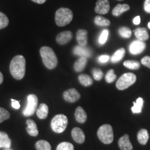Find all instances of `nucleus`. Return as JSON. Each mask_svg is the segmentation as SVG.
<instances>
[{
	"label": "nucleus",
	"instance_id": "obj_25",
	"mask_svg": "<svg viewBox=\"0 0 150 150\" xmlns=\"http://www.w3.org/2000/svg\"><path fill=\"white\" fill-rule=\"evenodd\" d=\"M125 53H126V52H125V50L124 48H120L118 50H117V51L114 53L113 55L112 56L111 59H110L112 63H115L120 61L124 58V56H125Z\"/></svg>",
	"mask_w": 150,
	"mask_h": 150
},
{
	"label": "nucleus",
	"instance_id": "obj_37",
	"mask_svg": "<svg viewBox=\"0 0 150 150\" xmlns=\"http://www.w3.org/2000/svg\"><path fill=\"white\" fill-rule=\"evenodd\" d=\"M141 63L144 66L150 68V56H145L141 59Z\"/></svg>",
	"mask_w": 150,
	"mask_h": 150
},
{
	"label": "nucleus",
	"instance_id": "obj_46",
	"mask_svg": "<svg viewBox=\"0 0 150 150\" xmlns=\"http://www.w3.org/2000/svg\"><path fill=\"white\" fill-rule=\"evenodd\" d=\"M117 1H123V0H117Z\"/></svg>",
	"mask_w": 150,
	"mask_h": 150
},
{
	"label": "nucleus",
	"instance_id": "obj_27",
	"mask_svg": "<svg viewBox=\"0 0 150 150\" xmlns=\"http://www.w3.org/2000/svg\"><path fill=\"white\" fill-rule=\"evenodd\" d=\"M142 106H143V99L142 97H138L136 102L134 103V106L131 108V110L134 113H140L142 112Z\"/></svg>",
	"mask_w": 150,
	"mask_h": 150
},
{
	"label": "nucleus",
	"instance_id": "obj_18",
	"mask_svg": "<svg viewBox=\"0 0 150 150\" xmlns=\"http://www.w3.org/2000/svg\"><path fill=\"white\" fill-rule=\"evenodd\" d=\"M134 33L136 38H138V40L145 42V41L147 40L149 38V33H148L147 29H145V28L144 27L137 28V29L135 30Z\"/></svg>",
	"mask_w": 150,
	"mask_h": 150
},
{
	"label": "nucleus",
	"instance_id": "obj_32",
	"mask_svg": "<svg viewBox=\"0 0 150 150\" xmlns=\"http://www.w3.org/2000/svg\"><path fill=\"white\" fill-rule=\"evenodd\" d=\"M9 20L4 13L0 12V29H4L8 25Z\"/></svg>",
	"mask_w": 150,
	"mask_h": 150
},
{
	"label": "nucleus",
	"instance_id": "obj_45",
	"mask_svg": "<svg viewBox=\"0 0 150 150\" xmlns=\"http://www.w3.org/2000/svg\"><path fill=\"white\" fill-rule=\"evenodd\" d=\"M4 150H12V149H5Z\"/></svg>",
	"mask_w": 150,
	"mask_h": 150
},
{
	"label": "nucleus",
	"instance_id": "obj_16",
	"mask_svg": "<svg viewBox=\"0 0 150 150\" xmlns=\"http://www.w3.org/2000/svg\"><path fill=\"white\" fill-rule=\"evenodd\" d=\"M26 123L27 125L26 130H27L28 134L31 136H37L38 135V129L37 125L35 122L31 119H28Z\"/></svg>",
	"mask_w": 150,
	"mask_h": 150
},
{
	"label": "nucleus",
	"instance_id": "obj_43",
	"mask_svg": "<svg viewBox=\"0 0 150 150\" xmlns=\"http://www.w3.org/2000/svg\"><path fill=\"white\" fill-rule=\"evenodd\" d=\"M3 81H4L3 74L1 72H0V85H1V84L3 83Z\"/></svg>",
	"mask_w": 150,
	"mask_h": 150
},
{
	"label": "nucleus",
	"instance_id": "obj_12",
	"mask_svg": "<svg viewBox=\"0 0 150 150\" xmlns=\"http://www.w3.org/2000/svg\"><path fill=\"white\" fill-rule=\"evenodd\" d=\"M73 53L75 55L80 56V57H86L90 58L91 57L92 52L91 49L87 47L86 46H81L77 45L76 46L73 50Z\"/></svg>",
	"mask_w": 150,
	"mask_h": 150
},
{
	"label": "nucleus",
	"instance_id": "obj_6",
	"mask_svg": "<svg viewBox=\"0 0 150 150\" xmlns=\"http://www.w3.org/2000/svg\"><path fill=\"white\" fill-rule=\"evenodd\" d=\"M136 81V76L134 73H125L122 75L116 83V88L120 91L128 88Z\"/></svg>",
	"mask_w": 150,
	"mask_h": 150
},
{
	"label": "nucleus",
	"instance_id": "obj_7",
	"mask_svg": "<svg viewBox=\"0 0 150 150\" xmlns=\"http://www.w3.org/2000/svg\"><path fill=\"white\" fill-rule=\"evenodd\" d=\"M38 99L36 95L34 94H30L27 96V104L26 108L22 112L23 115L26 117L33 115L34 112L36 111Z\"/></svg>",
	"mask_w": 150,
	"mask_h": 150
},
{
	"label": "nucleus",
	"instance_id": "obj_39",
	"mask_svg": "<svg viewBox=\"0 0 150 150\" xmlns=\"http://www.w3.org/2000/svg\"><path fill=\"white\" fill-rule=\"evenodd\" d=\"M11 105H12V107L15 109H19L20 108V102L18 100H15L13 99H11Z\"/></svg>",
	"mask_w": 150,
	"mask_h": 150
},
{
	"label": "nucleus",
	"instance_id": "obj_5",
	"mask_svg": "<svg viewBox=\"0 0 150 150\" xmlns=\"http://www.w3.org/2000/svg\"><path fill=\"white\" fill-rule=\"evenodd\" d=\"M67 117L63 114H59L53 117L51 121V128L55 133L61 134L67 128Z\"/></svg>",
	"mask_w": 150,
	"mask_h": 150
},
{
	"label": "nucleus",
	"instance_id": "obj_23",
	"mask_svg": "<svg viewBox=\"0 0 150 150\" xmlns=\"http://www.w3.org/2000/svg\"><path fill=\"white\" fill-rule=\"evenodd\" d=\"M35 112L38 118L41 120L46 119L49 113L48 106L46 104H40Z\"/></svg>",
	"mask_w": 150,
	"mask_h": 150
},
{
	"label": "nucleus",
	"instance_id": "obj_4",
	"mask_svg": "<svg viewBox=\"0 0 150 150\" xmlns=\"http://www.w3.org/2000/svg\"><path fill=\"white\" fill-rule=\"evenodd\" d=\"M97 136L104 144L108 145L113 141L114 135L112 127L110 125H104L99 127L97 131Z\"/></svg>",
	"mask_w": 150,
	"mask_h": 150
},
{
	"label": "nucleus",
	"instance_id": "obj_38",
	"mask_svg": "<svg viewBox=\"0 0 150 150\" xmlns=\"http://www.w3.org/2000/svg\"><path fill=\"white\" fill-rule=\"evenodd\" d=\"M110 57L108 55H102L101 56H99L98 58V61L99 63H107L109 60Z\"/></svg>",
	"mask_w": 150,
	"mask_h": 150
},
{
	"label": "nucleus",
	"instance_id": "obj_34",
	"mask_svg": "<svg viewBox=\"0 0 150 150\" xmlns=\"http://www.w3.org/2000/svg\"><path fill=\"white\" fill-rule=\"evenodd\" d=\"M116 78H117V76L114 73L113 70H110L107 72V74H106V76H105V79H106V81L108 83H111L113 81H115Z\"/></svg>",
	"mask_w": 150,
	"mask_h": 150
},
{
	"label": "nucleus",
	"instance_id": "obj_8",
	"mask_svg": "<svg viewBox=\"0 0 150 150\" xmlns=\"http://www.w3.org/2000/svg\"><path fill=\"white\" fill-rule=\"evenodd\" d=\"M65 101L70 103L77 102L81 98V95L75 88H70L65 91L63 95Z\"/></svg>",
	"mask_w": 150,
	"mask_h": 150
},
{
	"label": "nucleus",
	"instance_id": "obj_10",
	"mask_svg": "<svg viewBox=\"0 0 150 150\" xmlns=\"http://www.w3.org/2000/svg\"><path fill=\"white\" fill-rule=\"evenodd\" d=\"M95 12L99 15H105L110 11V4L108 0H97Z\"/></svg>",
	"mask_w": 150,
	"mask_h": 150
},
{
	"label": "nucleus",
	"instance_id": "obj_15",
	"mask_svg": "<svg viewBox=\"0 0 150 150\" xmlns=\"http://www.w3.org/2000/svg\"><path fill=\"white\" fill-rule=\"evenodd\" d=\"M76 41L79 45L86 46L88 44V31L85 29H79L76 32Z\"/></svg>",
	"mask_w": 150,
	"mask_h": 150
},
{
	"label": "nucleus",
	"instance_id": "obj_26",
	"mask_svg": "<svg viewBox=\"0 0 150 150\" xmlns=\"http://www.w3.org/2000/svg\"><path fill=\"white\" fill-rule=\"evenodd\" d=\"M35 149L37 150H52L50 142L44 140H40L35 144Z\"/></svg>",
	"mask_w": 150,
	"mask_h": 150
},
{
	"label": "nucleus",
	"instance_id": "obj_40",
	"mask_svg": "<svg viewBox=\"0 0 150 150\" xmlns=\"http://www.w3.org/2000/svg\"><path fill=\"white\" fill-rule=\"evenodd\" d=\"M144 10L148 13H150V0H145L144 3Z\"/></svg>",
	"mask_w": 150,
	"mask_h": 150
},
{
	"label": "nucleus",
	"instance_id": "obj_19",
	"mask_svg": "<svg viewBox=\"0 0 150 150\" xmlns=\"http://www.w3.org/2000/svg\"><path fill=\"white\" fill-rule=\"evenodd\" d=\"M11 146V140L8 135L4 131H0V148L10 149Z\"/></svg>",
	"mask_w": 150,
	"mask_h": 150
},
{
	"label": "nucleus",
	"instance_id": "obj_29",
	"mask_svg": "<svg viewBox=\"0 0 150 150\" xmlns=\"http://www.w3.org/2000/svg\"><path fill=\"white\" fill-rule=\"evenodd\" d=\"M124 66L130 70H138L140 67V64L137 61H126L124 62Z\"/></svg>",
	"mask_w": 150,
	"mask_h": 150
},
{
	"label": "nucleus",
	"instance_id": "obj_28",
	"mask_svg": "<svg viewBox=\"0 0 150 150\" xmlns=\"http://www.w3.org/2000/svg\"><path fill=\"white\" fill-rule=\"evenodd\" d=\"M94 22L99 27H108L110 24L109 20L102 16H96L94 20Z\"/></svg>",
	"mask_w": 150,
	"mask_h": 150
},
{
	"label": "nucleus",
	"instance_id": "obj_11",
	"mask_svg": "<svg viewBox=\"0 0 150 150\" xmlns=\"http://www.w3.org/2000/svg\"><path fill=\"white\" fill-rule=\"evenodd\" d=\"M72 39V33L70 31H65L61 32L56 36V42L61 45H64L70 42Z\"/></svg>",
	"mask_w": 150,
	"mask_h": 150
},
{
	"label": "nucleus",
	"instance_id": "obj_2",
	"mask_svg": "<svg viewBox=\"0 0 150 150\" xmlns=\"http://www.w3.org/2000/svg\"><path fill=\"white\" fill-rule=\"evenodd\" d=\"M40 54L42 63L49 70H53L58 65V59L55 52L50 47H42L40 50Z\"/></svg>",
	"mask_w": 150,
	"mask_h": 150
},
{
	"label": "nucleus",
	"instance_id": "obj_24",
	"mask_svg": "<svg viewBox=\"0 0 150 150\" xmlns=\"http://www.w3.org/2000/svg\"><path fill=\"white\" fill-rule=\"evenodd\" d=\"M78 79L80 83L82 86H85V87H88L93 85V79H92L89 75L86 74H80L78 76Z\"/></svg>",
	"mask_w": 150,
	"mask_h": 150
},
{
	"label": "nucleus",
	"instance_id": "obj_35",
	"mask_svg": "<svg viewBox=\"0 0 150 150\" xmlns=\"http://www.w3.org/2000/svg\"><path fill=\"white\" fill-rule=\"evenodd\" d=\"M92 73H93V76L94 79L96 81H100L102 80V79L104 76V73L101 70L97 68L93 69V71H92Z\"/></svg>",
	"mask_w": 150,
	"mask_h": 150
},
{
	"label": "nucleus",
	"instance_id": "obj_30",
	"mask_svg": "<svg viewBox=\"0 0 150 150\" xmlns=\"http://www.w3.org/2000/svg\"><path fill=\"white\" fill-rule=\"evenodd\" d=\"M118 33H119L121 37L124 38H129L132 35V31L128 27H120L118 29Z\"/></svg>",
	"mask_w": 150,
	"mask_h": 150
},
{
	"label": "nucleus",
	"instance_id": "obj_9",
	"mask_svg": "<svg viewBox=\"0 0 150 150\" xmlns=\"http://www.w3.org/2000/svg\"><path fill=\"white\" fill-rule=\"evenodd\" d=\"M146 48V45L145 42L140 40H134L129 45V52L131 54L138 55L141 54Z\"/></svg>",
	"mask_w": 150,
	"mask_h": 150
},
{
	"label": "nucleus",
	"instance_id": "obj_21",
	"mask_svg": "<svg viewBox=\"0 0 150 150\" xmlns=\"http://www.w3.org/2000/svg\"><path fill=\"white\" fill-rule=\"evenodd\" d=\"M130 9V6L129 5L127 4H117V6L112 9V14L115 17H119L121 16L123 13L127 12Z\"/></svg>",
	"mask_w": 150,
	"mask_h": 150
},
{
	"label": "nucleus",
	"instance_id": "obj_42",
	"mask_svg": "<svg viewBox=\"0 0 150 150\" xmlns=\"http://www.w3.org/2000/svg\"><path fill=\"white\" fill-rule=\"evenodd\" d=\"M31 1H32L33 2L38 4H42L45 2L47 0H31Z\"/></svg>",
	"mask_w": 150,
	"mask_h": 150
},
{
	"label": "nucleus",
	"instance_id": "obj_22",
	"mask_svg": "<svg viewBox=\"0 0 150 150\" xmlns=\"http://www.w3.org/2000/svg\"><path fill=\"white\" fill-rule=\"evenodd\" d=\"M88 59L86 57H80L75 61L74 64V69L76 72H82L87 65Z\"/></svg>",
	"mask_w": 150,
	"mask_h": 150
},
{
	"label": "nucleus",
	"instance_id": "obj_33",
	"mask_svg": "<svg viewBox=\"0 0 150 150\" xmlns=\"http://www.w3.org/2000/svg\"><path fill=\"white\" fill-rule=\"evenodd\" d=\"M11 115L9 112L5 108L0 107V123L10 118Z\"/></svg>",
	"mask_w": 150,
	"mask_h": 150
},
{
	"label": "nucleus",
	"instance_id": "obj_31",
	"mask_svg": "<svg viewBox=\"0 0 150 150\" xmlns=\"http://www.w3.org/2000/svg\"><path fill=\"white\" fill-rule=\"evenodd\" d=\"M56 150H74V146L70 142H63L58 145Z\"/></svg>",
	"mask_w": 150,
	"mask_h": 150
},
{
	"label": "nucleus",
	"instance_id": "obj_44",
	"mask_svg": "<svg viewBox=\"0 0 150 150\" xmlns=\"http://www.w3.org/2000/svg\"><path fill=\"white\" fill-rule=\"evenodd\" d=\"M148 27H149L150 29V22H149V23H148Z\"/></svg>",
	"mask_w": 150,
	"mask_h": 150
},
{
	"label": "nucleus",
	"instance_id": "obj_17",
	"mask_svg": "<svg viewBox=\"0 0 150 150\" xmlns=\"http://www.w3.org/2000/svg\"><path fill=\"white\" fill-rule=\"evenodd\" d=\"M74 116L75 119H76V120L79 123L83 124L86 122V120H87V114H86V112L83 108L81 107V106H79V107L76 108L74 112Z\"/></svg>",
	"mask_w": 150,
	"mask_h": 150
},
{
	"label": "nucleus",
	"instance_id": "obj_1",
	"mask_svg": "<svg viewBox=\"0 0 150 150\" xmlns=\"http://www.w3.org/2000/svg\"><path fill=\"white\" fill-rule=\"evenodd\" d=\"M10 72L13 77L17 80L24 78L26 72V60L22 55L15 56L10 63Z\"/></svg>",
	"mask_w": 150,
	"mask_h": 150
},
{
	"label": "nucleus",
	"instance_id": "obj_14",
	"mask_svg": "<svg viewBox=\"0 0 150 150\" xmlns=\"http://www.w3.org/2000/svg\"><path fill=\"white\" fill-rule=\"evenodd\" d=\"M118 146L121 150H132L133 145L130 142L129 136L128 134L124 135L119 139Z\"/></svg>",
	"mask_w": 150,
	"mask_h": 150
},
{
	"label": "nucleus",
	"instance_id": "obj_41",
	"mask_svg": "<svg viewBox=\"0 0 150 150\" xmlns=\"http://www.w3.org/2000/svg\"><path fill=\"white\" fill-rule=\"evenodd\" d=\"M133 23H134L135 25H138L140 23V16H136L134 20H133Z\"/></svg>",
	"mask_w": 150,
	"mask_h": 150
},
{
	"label": "nucleus",
	"instance_id": "obj_13",
	"mask_svg": "<svg viewBox=\"0 0 150 150\" xmlns=\"http://www.w3.org/2000/svg\"><path fill=\"white\" fill-rule=\"evenodd\" d=\"M72 136L73 140L76 143L83 144L85 142L86 137L83 131L79 127H74L72 130Z\"/></svg>",
	"mask_w": 150,
	"mask_h": 150
},
{
	"label": "nucleus",
	"instance_id": "obj_20",
	"mask_svg": "<svg viewBox=\"0 0 150 150\" xmlns=\"http://www.w3.org/2000/svg\"><path fill=\"white\" fill-rule=\"evenodd\" d=\"M149 138V133L147 129H142L138 131V135H137V139L139 143L142 145H145L147 143L148 140Z\"/></svg>",
	"mask_w": 150,
	"mask_h": 150
},
{
	"label": "nucleus",
	"instance_id": "obj_36",
	"mask_svg": "<svg viewBox=\"0 0 150 150\" xmlns=\"http://www.w3.org/2000/svg\"><path fill=\"white\" fill-rule=\"evenodd\" d=\"M108 31L107 29H104L103 30L101 35H99V44L101 45H104L105 42H106L108 40Z\"/></svg>",
	"mask_w": 150,
	"mask_h": 150
},
{
	"label": "nucleus",
	"instance_id": "obj_3",
	"mask_svg": "<svg viewBox=\"0 0 150 150\" xmlns=\"http://www.w3.org/2000/svg\"><path fill=\"white\" fill-rule=\"evenodd\" d=\"M73 19L72 11L67 8H61L56 11L55 22L59 27H65L72 22Z\"/></svg>",
	"mask_w": 150,
	"mask_h": 150
}]
</instances>
